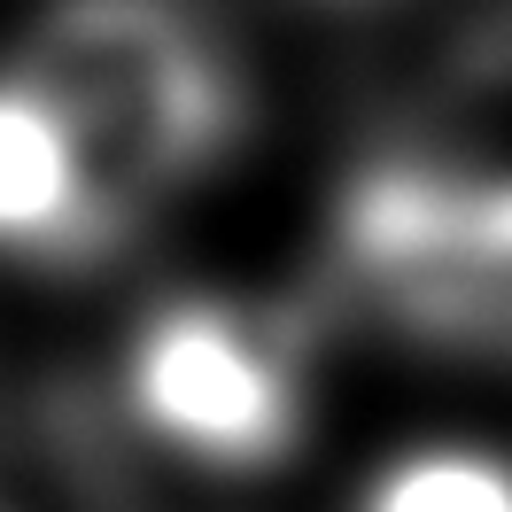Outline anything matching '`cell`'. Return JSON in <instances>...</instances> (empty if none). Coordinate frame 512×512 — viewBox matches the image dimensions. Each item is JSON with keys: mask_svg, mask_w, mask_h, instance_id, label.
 I'll return each instance as SVG.
<instances>
[{"mask_svg": "<svg viewBox=\"0 0 512 512\" xmlns=\"http://www.w3.org/2000/svg\"><path fill=\"white\" fill-rule=\"evenodd\" d=\"M78 148L32 86H0V218H47L70 202Z\"/></svg>", "mask_w": 512, "mask_h": 512, "instance_id": "3", "label": "cell"}, {"mask_svg": "<svg viewBox=\"0 0 512 512\" xmlns=\"http://www.w3.org/2000/svg\"><path fill=\"white\" fill-rule=\"evenodd\" d=\"M373 512H512V466L497 450H419L381 481Z\"/></svg>", "mask_w": 512, "mask_h": 512, "instance_id": "4", "label": "cell"}, {"mask_svg": "<svg viewBox=\"0 0 512 512\" xmlns=\"http://www.w3.org/2000/svg\"><path fill=\"white\" fill-rule=\"evenodd\" d=\"M365 256L443 311L512 303V171H396L365 194Z\"/></svg>", "mask_w": 512, "mask_h": 512, "instance_id": "2", "label": "cell"}, {"mask_svg": "<svg viewBox=\"0 0 512 512\" xmlns=\"http://www.w3.org/2000/svg\"><path fill=\"white\" fill-rule=\"evenodd\" d=\"M78 156L132 187L187 179L233 140L241 86L194 0H47L24 78Z\"/></svg>", "mask_w": 512, "mask_h": 512, "instance_id": "1", "label": "cell"}]
</instances>
